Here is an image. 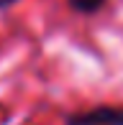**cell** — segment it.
<instances>
[{
  "label": "cell",
  "instance_id": "6da1fadb",
  "mask_svg": "<svg viewBox=\"0 0 123 125\" xmlns=\"http://www.w3.org/2000/svg\"><path fill=\"white\" fill-rule=\"evenodd\" d=\"M64 125H123V105H95L69 112Z\"/></svg>",
  "mask_w": 123,
  "mask_h": 125
},
{
  "label": "cell",
  "instance_id": "3957f363",
  "mask_svg": "<svg viewBox=\"0 0 123 125\" xmlns=\"http://www.w3.org/2000/svg\"><path fill=\"white\" fill-rule=\"evenodd\" d=\"M21 0H0V10H8V8H13V5H18Z\"/></svg>",
  "mask_w": 123,
  "mask_h": 125
},
{
  "label": "cell",
  "instance_id": "7a4b0ae2",
  "mask_svg": "<svg viewBox=\"0 0 123 125\" xmlns=\"http://www.w3.org/2000/svg\"><path fill=\"white\" fill-rule=\"evenodd\" d=\"M67 5L80 15H95L108 5V0H67Z\"/></svg>",
  "mask_w": 123,
  "mask_h": 125
}]
</instances>
